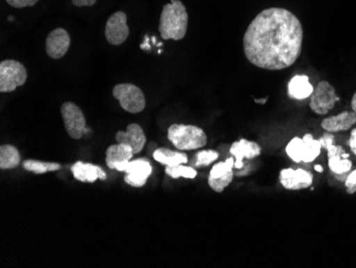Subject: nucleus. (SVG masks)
Returning a JSON list of instances; mask_svg holds the SVG:
<instances>
[{
    "label": "nucleus",
    "mask_w": 356,
    "mask_h": 268,
    "mask_svg": "<svg viewBox=\"0 0 356 268\" xmlns=\"http://www.w3.org/2000/svg\"><path fill=\"white\" fill-rule=\"evenodd\" d=\"M303 26L293 12L283 8L263 10L243 36L245 57L255 67L271 71L287 69L299 59Z\"/></svg>",
    "instance_id": "nucleus-1"
},
{
    "label": "nucleus",
    "mask_w": 356,
    "mask_h": 268,
    "mask_svg": "<svg viewBox=\"0 0 356 268\" xmlns=\"http://www.w3.org/2000/svg\"><path fill=\"white\" fill-rule=\"evenodd\" d=\"M188 13L181 0H172L160 15L159 31L163 40H179L187 33Z\"/></svg>",
    "instance_id": "nucleus-2"
},
{
    "label": "nucleus",
    "mask_w": 356,
    "mask_h": 268,
    "mask_svg": "<svg viewBox=\"0 0 356 268\" xmlns=\"http://www.w3.org/2000/svg\"><path fill=\"white\" fill-rule=\"evenodd\" d=\"M168 138L177 150L189 151L205 147L207 136L197 126L173 124L168 129Z\"/></svg>",
    "instance_id": "nucleus-3"
},
{
    "label": "nucleus",
    "mask_w": 356,
    "mask_h": 268,
    "mask_svg": "<svg viewBox=\"0 0 356 268\" xmlns=\"http://www.w3.org/2000/svg\"><path fill=\"white\" fill-rule=\"evenodd\" d=\"M27 81V71L21 62L16 60H3L0 63V92L15 91Z\"/></svg>",
    "instance_id": "nucleus-4"
},
{
    "label": "nucleus",
    "mask_w": 356,
    "mask_h": 268,
    "mask_svg": "<svg viewBox=\"0 0 356 268\" xmlns=\"http://www.w3.org/2000/svg\"><path fill=\"white\" fill-rule=\"evenodd\" d=\"M113 97L120 102V105L125 111L139 113L145 108V97L137 86L131 84H120L113 88Z\"/></svg>",
    "instance_id": "nucleus-5"
},
{
    "label": "nucleus",
    "mask_w": 356,
    "mask_h": 268,
    "mask_svg": "<svg viewBox=\"0 0 356 268\" xmlns=\"http://www.w3.org/2000/svg\"><path fill=\"white\" fill-rule=\"evenodd\" d=\"M322 148L327 150L329 168L335 175H343L349 172L352 168V161L349 159V154L339 145H334V136L332 134H325L321 139Z\"/></svg>",
    "instance_id": "nucleus-6"
},
{
    "label": "nucleus",
    "mask_w": 356,
    "mask_h": 268,
    "mask_svg": "<svg viewBox=\"0 0 356 268\" xmlns=\"http://www.w3.org/2000/svg\"><path fill=\"white\" fill-rule=\"evenodd\" d=\"M341 101L335 88L329 81H320L311 95V109L317 115H327Z\"/></svg>",
    "instance_id": "nucleus-7"
},
{
    "label": "nucleus",
    "mask_w": 356,
    "mask_h": 268,
    "mask_svg": "<svg viewBox=\"0 0 356 268\" xmlns=\"http://www.w3.org/2000/svg\"><path fill=\"white\" fill-rule=\"evenodd\" d=\"M61 115L64 126L70 137L73 139H80L88 129L86 127V118L83 110L80 109L76 104L67 102L61 106Z\"/></svg>",
    "instance_id": "nucleus-8"
},
{
    "label": "nucleus",
    "mask_w": 356,
    "mask_h": 268,
    "mask_svg": "<svg viewBox=\"0 0 356 268\" xmlns=\"http://www.w3.org/2000/svg\"><path fill=\"white\" fill-rule=\"evenodd\" d=\"M118 171L125 172V182L133 187H142L145 185L153 167L147 159H138L118 166Z\"/></svg>",
    "instance_id": "nucleus-9"
},
{
    "label": "nucleus",
    "mask_w": 356,
    "mask_h": 268,
    "mask_svg": "<svg viewBox=\"0 0 356 268\" xmlns=\"http://www.w3.org/2000/svg\"><path fill=\"white\" fill-rule=\"evenodd\" d=\"M106 40L111 45H121L129 36L127 15L123 11L112 14L108 19L105 29Z\"/></svg>",
    "instance_id": "nucleus-10"
},
{
    "label": "nucleus",
    "mask_w": 356,
    "mask_h": 268,
    "mask_svg": "<svg viewBox=\"0 0 356 268\" xmlns=\"http://www.w3.org/2000/svg\"><path fill=\"white\" fill-rule=\"evenodd\" d=\"M280 181L288 191H301L313 185L314 177L311 172L303 169H283L280 173Z\"/></svg>",
    "instance_id": "nucleus-11"
},
{
    "label": "nucleus",
    "mask_w": 356,
    "mask_h": 268,
    "mask_svg": "<svg viewBox=\"0 0 356 268\" xmlns=\"http://www.w3.org/2000/svg\"><path fill=\"white\" fill-rule=\"evenodd\" d=\"M71 38L67 30L57 28L46 39V53L53 59H61L69 51Z\"/></svg>",
    "instance_id": "nucleus-12"
},
{
    "label": "nucleus",
    "mask_w": 356,
    "mask_h": 268,
    "mask_svg": "<svg viewBox=\"0 0 356 268\" xmlns=\"http://www.w3.org/2000/svg\"><path fill=\"white\" fill-rule=\"evenodd\" d=\"M229 153L235 159L236 169L240 170L245 167L243 159L251 161V159H256V157L261 155V145L254 143V141L241 139L232 145Z\"/></svg>",
    "instance_id": "nucleus-13"
},
{
    "label": "nucleus",
    "mask_w": 356,
    "mask_h": 268,
    "mask_svg": "<svg viewBox=\"0 0 356 268\" xmlns=\"http://www.w3.org/2000/svg\"><path fill=\"white\" fill-rule=\"evenodd\" d=\"M115 140L119 143H125L133 148L135 154L140 153L147 143V137L141 126L136 123L129 124L126 132H118Z\"/></svg>",
    "instance_id": "nucleus-14"
},
{
    "label": "nucleus",
    "mask_w": 356,
    "mask_h": 268,
    "mask_svg": "<svg viewBox=\"0 0 356 268\" xmlns=\"http://www.w3.org/2000/svg\"><path fill=\"white\" fill-rule=\"evenodd\" d=\"M135 155L133 148L125 143L110 145L106 152V164L110 169L115 170L118 166L131 161Z\"/></svg>",
    "instance_id": "nucleus-15"
},
{
    "label": "nucleus",
    "mask_w": 356,
    "mask_h": 268,
    "mask_svg": "<svg viewBox=\"0 0 356 268\" xmlns=\"http://www.w3.org/2000/svg\"><path fill=\"white\" fill-rule=\"evenodd\" d=\"M71 170L75 179L80 182L94 183L96 180H103L104 181L107 179V175H106L103 168L92 165V164L77 161L72 166Z\"/></svg>",
    "instance_id": "nucleus-16"
},
{
    "label": "nucleus",
    "mask_w": 356,
    "mask_h": 268,
    "mask_svg": "<svg viewBox=\"0 0 356 268\" xmlns=\"http://www.w3.org/2000/svg\"><path fill=\"white\" fill-rule=\"evenodd\" d=\"M356 123V113L354 111H343L337 116L327 118L321 123V127L329 133L348 131Z\"/></svg>",
    "instance_id": "nucleus-17"
},
{
    "label": "nucleus",
    "mask_w": 356,
    "mask_h": 268,
    "mask_svg": "<svg viewBox=\"0 0 356 268\" xmlns=\"http://www.w3.org/2000/svg\"><path fill=\"white\" fill-rule=\"evenodd\" d=\"M314 87L305 75H297L290 81L288 85V93L291 99L305 100L311 97Z\"/></svg>",
    "instance_id": "nucleus-18"
},
{
    "label": "nucleus",
    "mask_w": 356,
    "mask_h": 268,
    "mask_svg": "<svg viewBox=\"0 0 356 268\" xmlns=\"http://www.w3.org/2000/svg\"><path fill=\"white\" fill-rule=\"evenodd\" d=\"M154 159L165 167H174V166L181 165L188 161V156L181 152L172 151L165 148H159L153 154Z\"/></svg>",
    "instance_id": "nucleus-19"
},
{
    "label": "nucleus",
    "mask_w": 356,
    "mask_h": 268,
    "mask_svg": "<svg viewBox=\"0 0 356 268\" xmlns=\"http://www.w3.org/2000/svg\"><path fill=\"white\" fill-rule=\"evenodd\" d=\"M21 164V154L13 145L0 147V168L1 169H14Z\"/></svg>",
    "instance_id": "nucleus-20"
},
{
    "label": "nucleus",
    "mask_w": 356,
    "mask_h": 268,
    "mask_svg": "<svg viewBox=\"0 0 356 268\" xmlns=\"http://www.w3.org/2000/svg\"><path fill=\"white\" fill-rule=\"evenodd\" d=\"M304 140L303 161L306 164L313 163L321 153L322 145L320 140L314 139L311 134H306Z\"/></svg>",
    "instance_id": "nucleus-21"
},
{
    "label": "nucleus",
    "mask_w": 356,
    "mask_h": 268,
    "mask_svg": "<svg viewBox=\"0 0 356 268\" xmlns=\"http://www.w3.org/2000/svg\"><path fill=\"white\" fill-rule=\"evenodd\" d=\"M24 169L33 172L35 175H43L46 172L58 171L61 169V165L58 163H45V161L27 159L23 163Z\"/></svg>",
    "instance_id": "nucleus-22"
},
{
    "label": "nucleus",
    "mask_w": 356,
    "mask_h": 268,
    "mask_svg": "<svg viewBox=\"0 0 356 268\" xmlns=\"http://www.w3.org/2000/svg\"><path fill=\"white\" fill-rule=\"evenodd\" d=\"M304 147L305 145H304V140L302 138H293L286 147V153L295 163H301L303 161Z\"/></svg>",
    "instance_id": "nucleus-23"
},
{
    "label": "nucleus",
    "mask_w": 356,
    "mask_h": 268,
    "mask_svg": "<svg viewBox=\"0 0 356 268\" xmlns=\"http://www.w3.org/2000/svg\"><path fill=\"white\" fill-rule=\"evenodd\" d=\"M165 173L173 179L186 178V179H194L197 177V172L192 167L187 166L177 165L174 167H165Z\"/></svg>",
    "instance_id": "nucleus-24"
},
{
    "label": "nucleus",
    "mask_w": 356,
    "mask_h": 268,
    "mask_svg": "<svg viewBox=\"0 0 356 268\" xmlns=\"http://www.w3.org/2000/svg\"><path fill=\"white\" fill-rule=\"evenodd\" d=\"M234 167H235V159L232 156L229 159H226L225 161L216 164V165L213 166V169H211V171H210L209 178L218 179V178L224 177L227 172L233 170Z\"/></svg>",
    "instance_id": "nucleus-25"
},
{
    "label": "nucleus",
    "mask_w": 356,
    "mask_h": 268,
    "mask_svg": "<svg viewBox=\"0 0 356 268\" xmlns=\"http://www.w3.org/2000/svg\"><path fill=\"white\" fill-rule=\"evenodd\" d=\"M234 178V171L231 170V171L227 172L224 177L218 178V179H213V178H209L208 179V185L211 187V189L216 191V193H222V191L225 189L229 184L233 181Z\"/></svg>",
    "instance_id": "nucleus-26"
},
{
    "label": "nucleus",
    "mask_w": 356,
    "mask_h": 268,
    "mask_svg": "<svg viewBox=\"0 0 356 268\" xmlns=\"http://www.w3.org/2000/svg\"><path fill=\"white\" fill-rule=\"evenodd\" d=\"M219 159V153L213 150H204L197 154V161L194 166L195 167H202V166H209L213 161Z\"/></svg>",
    "instance_id": "nucleus-27"
},
{
    "label": "nucleus",
    "mask_w": 356,
    "mask_h": 268,
    "mask_svg": "<svg viewBox=\"0 0 356 268\" xmlns=\"http://www.w3.org/2000/svg\"><path fill=\"white\" fill-rule=\"evenodd\" d=\"M8 5L16 9H22V8L33 7L37 5L39 0H6Z\"/></svg>",
    "instance_id": "nucleus-28"
},
{
    "label": "nucleus",
    "mask_w": 356,
    "mask_h": 268,
    "mask_svg": "<svg viewBox=\"0 0 356 268\" xmlns=\"http://www.w3.org/2000/svg\"><path fill=\"white\" fill-rule=\"evenodd\" d=\"M345 186L349 195H353L356 193V169L348 175L345 181Z\"/></svg>",
    "instance_id": "nucleus-29"
},
{
    "label": "nucleus",
    "mask_w": 356,
    "mask_h": 268,
    "mask_svg": "<svg viewBox=\"0 0 356 268\" xmlns=\"http://www.w3.org/2000/svg\"><path fill=\"white\" fill-rule=\"evenodd\" d=\"M97 0H72L74 6L76 7H92L95 5Z\"/></svg>",
    "instance_id": "nucleus-30"
},
{
    "label": "nucleus",
    "mask_w": 356,
    "mask_h": 268,
    "mask_svg": "<svg viewBox=\"0 0 356 268\" xmlns=\"http://www.w3.org/2000/svg\"><path fill=\"white\" fill-rule=\"evenodd\" d=\"M349 145L354 155H356V129H352L351 136H350Z\"/></svg>",
    "instance_id": "nucleus-31"
},
{
    "label": "nucleus",
    "mask_w": 356,
    "mask_h": 268,
    "mask_svg": "<svg viewBox=\"0 0 356 268\" xmlns=\"http://www.w3.org/2000/svg\"><path fill=\"white\" fill-rule=\"evenodd\" d=\"M351 107L352 111L356 113V92L354 93L353 97H352Z\"/></svg>",
    "instance_id": "nucleus-32"
},
{
    "label": "nucleus",
    "mask_w": 356,
    "mask_h": 268,
    "mask_svg": "<svg viewBox=\"0 0 356 268\" xmlns=\"http://www.w3.org/2000/svg\"><path fill=\"white\" fill-rule=\"evenodd\" d=\"M315 170L316 171L319 172V173H322V172H323V167H322V166L320 165H316Z\"/></svg>",
    "instance_id": "nucleus-33"
},
{
    "label": "nucleus",
    "mask_w": 356,
    "mask_h": 268,
    "mask_svg": "<svg viewBox=\"0 0 356 268\" xmlns=\"http://www.w3.org/2000/svg\"><path fill=\"white\" fill-rule=\"evenodd\" d=\"M268 99L265 100H255L256 103L265 104Z\"/></svg>",
    "instance_id": "nucleus-34"
},
{
    "label": "nucleus",
    "mask_w": 356,
    "mask_h": 268,
    "mask_svg": "<svg viewBox=\"0 0 356 268\" xmlns=\"http://www.w3.org/2000/svg\"><path fill=\"white\" fill-rule=\"evenodd\" d=\"M9 19V22H13L14 21V17H12V15H10L9 19Z\"/></svg>",
    "instance_id": "nucleus-35"
}]
</instances>
